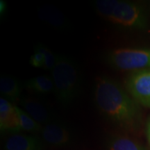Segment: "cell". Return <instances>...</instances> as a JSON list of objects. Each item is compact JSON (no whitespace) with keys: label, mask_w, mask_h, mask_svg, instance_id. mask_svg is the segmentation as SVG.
Returning a JSON list of instances; mask_svg holds the SVG:
<instances>
[{"label":"cell","mask_w":150,"mask_h":150,"mask_svg":"<svg viewBox=\"0 0 150 150\" xmlns=\"http://www.w3.org/2000/svg\"><path fill=\"white\" fill-rule=\"evenodd\" d=\"M95 99L103 115L120 126L133 128L140 120L138 103L115 81L99 76L95 84Z\"/></svg>","instance_id":"cell-1"},{"label":"cell","mask_w":150,"mask_h":150,"mask_svg":"<svg viewBox=\"0 0 150 150\" xmlns=\"http://www.w3.org/2000/svg\"><path fill=\"white\" fill-rule=\"evenodd\" d=\"M51 74L56 99L64 106L71 104L79 90L80 73L77 65L67 56L57 55Z\"/></svg>","instance_id":"cell-2"},{"label":"cell","mask_w":150,"mask_h":150,"mask_svg":"<svg viewBox=\"0 0 150 150\" xmlns=\"http://www.w3.org/2000/svg\"><path fill=\"white\" fill-rule=\"evenodd\" d=\"M108 59L110 64L120 70L136 72L150 69V49H117Z\"/></svg>","instance_id":"cell-3"},{"label":"cell","mask_w":150,"mask_h":150,"mask_svg":"<svg viewBox=\"0 0 150 150\" xmlns=\"http://www.w3.org/2000/svg\"><path fill=\"white\" fill-rule=\"evenodd\" d=\"M108 20L117 25L131 29H144L147 23V16L141 6L126 1H117Z\"/></svg>","instance_id":"cell-4"},{"label":"cell","mask_w":150,"mask_h":150,"mask_svg":"<svg viewBox=\"0 0 150 150\" xmlns=\"http://www.w3.org/2000/svg\"><path fill=\"white\" fill-rule=\"evenodd\" d=\"M125 86L136 102L150 108V69L131 73L125 81Z\"/></svg>","instance_id":"cell-5"},{"label":"cell","mask_w":150,"mask_h":150,"mask_svg":"<svg viewBox=\"0 0 150 150\" xmlns=\"http://www.w3.org/2000/svg\"><path fill=\"white\" fill-rule=\"evenodd\" d=\"M0 128L14 134L22 131L16 106L3 97L0 98Z\"/></svg>","instance_id":"cell-6"},{"label":"cell","mask_w":150,"mask_h":150,"mask_svg":"<svg viewBox=\"0 0 150 150\" xmlns=\"http://www.w3.org/2000/svg\"><path fill=\"white\" fill-rule=\"evenodd\" d=\"M41 134L45 141L54 146H64L69 143L70 140L69 131L59 123L47 124L42 127Z\"/></svg>","instance_id":"cell-7"},{"label":"cell","mask_w":150,"mask_h":150,"mask_svg":"<svg viewBox=\"0 0 150 150\" xmlns=\"http://www.w3.org/2000/svg\"><path fill=\"white\" fill-rule=\"evenodd\" d=\"M20 104L24 110L39 124L50 123L52 115L47 108L40 102L32 97H22Z\"/></svg>","instance_id":"cell-8"},{"label":"cell","mask_w":150,"mask_h":150,"mask_svg":"<svg viewBox=\"0 0 150 150\" xmlns=\"http://www.w3.org/2000/svg\"><path fill=\"white\" fill-rule=\"evenodd\" d=\"M42 144L36 136L13 134L5 142L6 150H40Z\"/></svg>","instance_id":"cell-9"},{"label":"cell","mask_w":150,"mask_h":150,"mask_svg":"<svg viewBox=\"0 0 150 150\" xmlns=\"http://www.w3.org/2000/svg\"><path fill=\"white\" fill-rule=\"evenodd\" d=\"M22 91V84L16 78L4 75L0 79V92L3 97L11 102H20Z\"/></svg>","instance_id":"cell-10"},{"label":"cell","mask_w":150,"mask_h":150,"mask_svg":"<svg viewBox=\"0 0 150 150\" xmlns=\"http://www.w3.org/2000/svg\"><path fill=\"white\" fill-rule=\"evenodd\" d=\"M24 87L31 93L47 95L54 92V83L51 76L48 75H40L27 80Z\"/></svg>","instance_id":"cell-11"},{"label":"cell","mask_w":150,"mask_h":150,"mask_svg":"<svg viewBox=\"0 0 150 150\" xmlns=\"http://www.w3.org/2000/svg\"><path fill=\"white\" fill-rule=\"evenodd\" d=\"M38 15L44 21L58 29H63L66 26V20L59 9L50 5H46L39 9Z\"/></svg>","instance_id":"cell-12"},{"label":"cell","mask_w":150,"mask_h":150,"mask_svg":"<svg viewBox=\"0 0 150 150\" xmlns=\"http://www.w3.org/2000/svg\"><path fill=\"white\" fill-rule=\"evenodd\" d=\"M17 111H18L19 119H20V127L22 131H25L27 132L37 133L41 132L42 127L40 124L37 122L33 118L30 116L29 114L24 110L16 106Z\"/></svg>","instance_id":"cell-13"},{"label":"cell","mask_w":150,"mask_h":150,"mask_svg":"<svg viewBox=\"0 0 150 150\" xmlns=\"http://www.w3.org/2000/svg\"><path fill=\"white\" fill-rule=\"evenodd\" d=\"M109 150H145V149L131 138L118 136L110 141Z\"/></svg>","instance_id":"cell-14"},{"label":"cell","mask_w":150,"mask_h":150,"mask_svg":"<svg viewBox=\"0 0 150 150\" xmlns=\"http://www.w3.org/2000/svg\"><path fill=\"white\" fill-rule=\"evenodd\" d=\"M117 0H97L95 8L99 15L108 20L117 4Z\"/></svg>","instance_id":"cell-15"},{"label":"cell","mask_w":150,"mask_h":150,"mask_svg":"<svg viewBox=\"0 0 150 150\" xmlns=\"http://www.w3.org/2000/svg\"><path fill=\"white\" fill-rule=\"evenodd\" d=\"M35 51L40 52L44 55L45 65L43 68L46 70L52 71L55 66L57 55H55L51 50L42 44H38L35 47Z\"/></svg>","instance_id":"cell-16"},{"label":"cell","mask_w":150,"mask_h":150,"mask_svg":"<svg viewBox=\"0 0 150 150\" xmlns=\"http://www.w3.org/2000/svg\"><path fill=\"white\" fill-rule=\"evenodd\" d=\"M29 63L31 66L34 67L43 68L45 65V57L43 54L38 51H35L30 58Z\"/></svg>","instance_id":"cell-17"},{"label":"cell","mask_w":150,"mask_h":150,"mask_svg":"<svg viewBox=\"0 0 150 150\" xmlns=\"http://www.w3.org/2000/svg\"><path fill=\"white\" fill-rule=\"evenodd\" d=\"M7 10V4L4 0L0 1V14L2 16L5 13L6 11Z\"/></svg>","instance_id":"cell-18"},{"label":"cell","mask_w":150,"mask_h":150,"mask_svg":"<svg viewBox=\"0 0 150 150\" xmlns=\"http://www.w3.org/2000/svg\"><path fill=\"white\" fill-rule=\"evenodd\" d=\"M147 136H148V139H149V141L150 142V120L147 125Z\"/></svg>","instance_id":"cell-19"}]
</instances>
